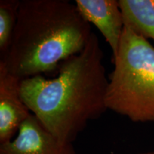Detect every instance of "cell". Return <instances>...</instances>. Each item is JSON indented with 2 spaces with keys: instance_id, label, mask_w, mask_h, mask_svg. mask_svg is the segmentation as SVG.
<instances>
[{
  "instance_id": "obj_1",
  "label": "cell",
  "mask_w": 154,
  "mask_h": 154,
  "mask_svg": "<svg viewBox=\"0 0 154 154\" xmlns=\"http://www.w3.org/2000/svg\"><path fill=\"white\" fill-rule=\"evenodd\" d=\"M99 38L92 32L81 52L59 65L53 79L32 76L21 81V96L48 131L73 143L90 121L106 111L109 78Z\"/></svg>"
},
{
  "instance_id": "obj_2",
  "label": "cell",
  "mask_w": 154,
  "mask_h": 154,
  "mask_svg": "<svg viewBox=\"0 0 154 154\" xmlns=\"http://www.w3.org/2000/svg\"><path fill=\"white\" fill-rule=\"evenodd\" d=\"M91 24L65 0H22L8 50L0 63L20 80L51 72L85 48Z\"/></svg>"
},
{
  "instance_id": "obj_3",
  "label": "cell",
  "mask_w": 154,
  "mask_h": 154,
  "mask_svg": "<svg viewBox=\"0 0 154 154\" xmlns=\"http://www.w3.org/2000/svg\"><path fill=\"white\" fill-rule=\"evenodd\" d=\"M106 104L134 122H154V47L124 26Z\"/></svg>"
},
{
  "instance_id": "obj_4",
  "label": "cell",
  "mask_w": 154,
  "mask_h": 154,
  "mask_svg": "<svg viewBox=\"0 0 154 154\" xmlns=\"http://www.w3.org/2000/svg\"><path fill=\"white\" fill-rule=\"evenodd\" d=\"M0 154H76L73 143L63 141L48 131L31 114L17 136L0 144Z\"/></svg>"
},
{
  "instance_id": "obj_5",
  "label": "cell",
  "mask_w": 154,
  "mask_h": 154,
  "mask_svg": "<svg viewBox=\"0 0 154 154\" xmlns=\"http://www.w3.org/2000/svg\"><path fill=\"white\" fill-rule=\"evenodd\" d=\"M21 81L0 63V144L12 140L32 114L21 96Z\"/></svg>"
},
{
  "instance_id": "obj_6",
  "label": "cell",
  "mask_w": 154,
  "mask_h": 154,
  "mask_svg": "<svg viewBox=\"0 0 154 154\" xmlns=\"http://www.w3.org/2000/svg\"><path fill=\"white\" fill-rule=\"evenodd\" d=\"M75 5L82 16L101 32L111 48L113 59L124 27L119 0H76Z\"/></svg>"
},
{
  "instance_id": "obj_7",
  "label": "cell",
  "mask_w": 154,
  "mask_h": 154,
  "mask_svg": "<svg viewBox=\"0 0 154 154\" xmlns=\"http://www.w3.org/2000/svg\"><path fill=\"white\" fill-rule=\"evenodd\" d=\"M124 26L154 41V0H119Z\"/></svg>"
},
{
  "instance_id": "obj_8",
  "label": "cell",
  "mask_w": 154,
  "mask_h": 154,
  "mask_svg": "<svg viewBox=\"0 0 154 154\" xmlns=\"http://www.w3.org/2000/svg\"><path fill=\"white\" fill-rule=\"evenodd\" d=\"M20 1H0V54L1 57L7 53L10 45L16 26Z\"/></svg>"
},
{
  "instance_id": "obj_9",
  "label": "cell",
  "mask_w": 154,
  "mask_h": 154,
  "mask_svg": "<svg viewBox=\"0 0 154 154\" xmlns=\"http://www.w3.org/2000/svg\"><path fill=\"white\" fill-rule=\"evenodd\" d=\"M139 154H154V151H150V152H145V153H141Z\"/></svg>"
}]
</instances>
